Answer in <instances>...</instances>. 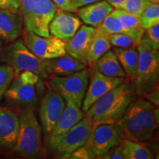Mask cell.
<instances>
[{
	"mask_svg": "<svg viewBox=\"0 0 159 159\" xmlns=\"http://www.w3.org/2000/svg\"><path fill=\"white\" fill-rule=\"evenodd\" d=\"M117 123L125 139L142 143L148 142L158 128V109L147 99L134 100Z\"/></svg>",
	"mask_w": 159,
	"mask_h": 159,
	"instance_id": "1",
	"label": "cell"
},
{
	"mask_svg": "<svg viewBox=\"0 0 159 159\" xmlns=\"http://www.w3.org/2000/svg\"><path fill=\"white\" fill-rule=\"evenodd\" d=\"M135 94L134 85L123 83L97 99L85 112L86 116L94 126L118 122L129 105L135 100Z\"/></svg>",
	"mask_w": 159,
	"mask_h": 159,
	"instance_id": "2",
	"label": "cell"
},
{
	"mask_svg": "<svg viewBox=\"0 0 159 159\" xmlns=\"http://www.w3.org/2000/svg\"><path fill=\"white\" fill-rule=\"evenodd\" d=\"M19 128L13 153L25 158H38L42 156L41 128L33 108H26L19 116Z\"/></svg>",
	"mask_w": 159,
	"mask_h": 159,
	"instance_id": "3",
	"label": "cell"
},
{
	"mask_svg": "<svg viewBox=\"0 0 159 159\" xmlns=\"http://www.w3.org/2000/svg\"><path fill=\"white\" fill-rule=\"evenodd\" d=\"M137 49L139 61L134 79L135 92L147 97L158 88L159 52L142 41L137 45Z\"/></svg>",
	"mask_w": 159,
	"mask_h": 159,
	"instance_id": "4",
	"label": "cell"
},
{
	"mask_svg": "<svg viewBox=\"0 0 159 159\" xmlns=\"http://www.w3.org/2000/svg\"><path fill=\"white\" fill-rule=\"evenodd\" d=\"M57 11L51 0H21L19 8L26 30L43 37L50 36L49 25Z\"/></svg>",
	"mask_w": 159,
	"mask_h": 159,
	"instance_id": "5",
	"label": "cell"
},
{
	"mask_svg": "<svg viewBox=\"0 0 159 159\" xmlns=\"http://www.w3.org/2000/svg\"><path fill=\"white\" fill-rule=\"evenodd\" d=\"M0 61L10 66L15 75L23 71H31L39 78H47L46 61L33 54L21 40L15 41L0 51Z\"/></svg>",
	"mask_w": 159,
	"mask_h": 159,
	"instance_id": "6",
	"label": "cell"
},
{
	"mask_svg": "<svg viewBox=\"0 0 159 159\" xmlns=\"http://www.w3.org/2000/svg\"><path fill=\"white\" fill-rule=\"evenodd\" d=\"M90 74V71L85 68L67 76L51 75L49 85L52 90L56 91L63 98L70 99L80 108L89 85Z\"/></svg>",
	"mask_w": 159,
	"mask_h": 159,
	"instance_id": "7",
	"label": "cell"
},
{
	"mask_svg": "<svg viewBox=\"0 0 159 159\" xmlns=\"http://www.w3.org/2000/svg\"><path fill=\"white\" fill-rule=\"evenodd\" d=\"M94 124L87 116H84L66 134L55 149L60 158H69L73 152L88 142Z\"/></svg>",
	"mask_w": 159,
	"mask_h": 159,
	"instance_id": "8",
	"label": "cell"
},
{
	"mask_svg": "<svg viewBox=\"0 0 159 159\" xmlns=\"http://www.w3.org/2000/svg\"><path fill=\"white\" fill-rule=\"evenodd\" d=\"M124 139L118 123L94 125L87 144L98 157L117 146Z\"/></svg>",
	"mask_w": 159,
	"mask_h": 159,
	"instance_id": "9",
	"label": "cell"
},
{
	"mask_svg": "<svg viewBox=\"0 0 159 159\" xmlns=\"http://www.w3.org/2000/svg\"><path fill=\"white\" fill-rule=\"evenodd\" d=\"M24 43L33 54L42 60L55 58L66 53L65 42L55 36L43 37L26 30Z\"/></svg>",
	"mask_w": 159,
	"mask_h": 159,
	"instance_id": "10",
	"label": "cell"
},
{
	"mask_svg": "<svg viewBox=\"0 0 159 159\" xmlns=\"http://www.w3.org/2000/svg\"><path fill=\"white\" fill-rule=\"evenodd\" d=\"M66 107V101L61 94L53 90H49L40 103L39 116L46 137L52 130Z\"/></svg>",
	"mask_w": 159,
	"mask_h": 159,
	"instance_id": "11",
	"label": "cell"
},
{
	"mask_svg": "<svg viewBox=\"0 0 159 159\" xmlns=\"http://www.w3.org/2000/svg\"><path fill=\"white\" fill-rule=\"evenodd\" d=\"M66 107L52 130L47 137V144L51 150H55L63 137L74 125L84 117L80 107L70 99L64 98Z\"/></svg>",
	"mask_w": 159,
	"mask_h": 159,
	"instance_id": "12",
	"label": "cell"
},
{
	"mask_svg": "<svg viewBox=\"0 0 159 159\" xmlns=\"http://www.w3.org/2000/svg\"><path fill=\"white\" fill-rule=\"evenodd\" d=\"M89 78L90 82L89 81V85L87 87L82 104V109L84 112H86L91 105L103 95L126 82L125 77H108L96 71H92Z\"/></svg>",
	"mask_w": 159,
	"mask_h": 159,
	"instance_id": "13",
	"label": "cell"
},
{
	"mask_svg": "<svg viewBox=\"0 0 159 159\" xmlns=\"http://www.w3.org/2000/svg\"><path fill=\"white\" fill-rule=\"evenodd\" d=\"M81 26V21L71 12L59 11L56 12L49 25V33L53 36L67 42L74 36Z\"/></svg>",
	"mask_w": 159,
	"mask_h": 159,
	"instance_id": "14",
	"label": "cell"
},
{
	"mask_svg": "<svg viewBox=\"0 0 159 159\" xmlns=\"http://www.w3.org/2000/svg\"><path fill=\"white\" fill-rule=\"evenodd\" d=\"M96 28L87 25H82L74 36L65 43L66 53L81 62L85 63L87 54L94 36Z\"/></svg>",
	"mask_w": 159,
	"mask_h": 159,
	"instance_id": "15",
	"label": "cell"
},
{
	"mask_svg": "<svg viewBox=\"0 0 159 159\" xmlns=\"http://www.w3.org/2000/svg\"><path fill=\"white\" fill-rule=\"evenodd\" d=\"M19 128V116L11 110L0 111V150H10L16 142Z\"/></svg>",
	"mask_w": 159,
	"mask_h": 159,
	"instance_id": "16",
	"label": "cell"
},
{
	"mask_svg": "<svg viewBox=\"0 0 159 159\" xmlns=\"http://www.w3.org/2000/svg\"><path fill=\"white\" fill-rule=\"evenodd\" d=\"M45 61L47 74L53 76H67L85 68L84 63L71 56L68 53Z\"/></svg>",
	"mask_w": 159,
	"mask_h": 159,
	"instance_id": "17",
	"label": "cell"
},
{
	"mask_svg": "<svg viewBox=\"0 0 159 159\" xmlns=\"http://www.w3.org/2000/svg\"><path fill=\"white\" fill-rule=\"evenodd\" d=\"M24 22L21 16L8 10H0V39L11 42L22 33Z\"/></svg>",
	"mask_w": 159,
	"mask_h": 159,
	"instance_id": "18",
	"label": "cell"
},
{
	"mask_svg": "<svg viewBox=\"0 0 159 159\" xmlns=\"http://www.w3.org/2000/svg\"><path fill=\"white\" fill-rule=\"evenodd\" d=\"M4 97L10 102L26 108H34L38 105V97L34 85H10Z\"/></svg>",
	"mask_w": 159,
	"mask_h": 159,
	"instance_id": "19",
	"label": "cell"
},
{
	"mask_svg": "<svg viewBox=\"0 0 159 159\" xmlns=\"http://www.w3.org/2000/svg\"><path fill=\"white\" fill-rule=\"evenodd\" d=\"M77 11L83 22L97 28L102 24L105 18L113 11V7L107 0H100L80 7Z\"/></svg>",
	"mask_w": 159,
	"mask_h": 159,
	"instance_id": "20",
	"label": "cell"
},
{
	"mask_svg": "<svg viewBox=\"0 0 159 159\" xmlns=\"http://www.w3.org/2000/svg\"><path fill=\"white\" fill-rule=\"evenodd\" d=\"M112 13L118 19L125 34L130 36L138 45L145 30L141 25L140 16L123 9L113 10Z\"/></svg>",
	"mask_w": 159,
	"mask_h": 159,
	"instance_id": "21",
	"label": "cell"
},
{
	"mask_svg": "<svg viewBox=\"0 0 159 159\" xmlns=\"http://www.w3.org/2000/svg\"><path fill=\"white\" fill-rule=\"evenodd\" d=\"M93 66V71L111 77H125V71L114 52L108 50L101 56Z\"/></svg>",
	"mask_w": 159,
	"mask_h": 159,
	"instance_id": "22",
	"label": "cell"
},
{
	"mask_svg": "<svg viewBox=\"0 0 159 159\" xmlns=\"http://www.w3.org/2000/svg\"><path fill=\"white\" fill-rule=\"evenodd\" d=\"M136 47L134 45L127 48L114 47L112 50L125 71V75L131 80H134L138 67L139 52Z\"/></svg>",
	"mask_w": 159,
	"mask_h": 159,
	"instance_id": "23",
	"label": "cell"
},
{
	"mask_svg": "<svg viewBox=\"0 0 159 159\" xmlns=\"http://www.w3.org/2000/svg\"><path fill=\"white\" fill-rule=\"evenodd\" d=\"M110 35L98 30L96 28L94 36L87 54L85 62L92 66L101 56L111 49Z\"/></svg>",
	"mask_w": 159,
	"mask_h": 159,
	"instance_id": "24",
	"label": "cell"
},
{
	"mask_svg": "<svg viewBox=\"0 0 159 159\" xmlns=\"http://www.w3.org/2000/svg\"><path fill=\"white\" fill-rule=\"evenodd\" d=\"M125 159H152L154 153L152 150L143 144L128 139H122L120 143Z\"/></svg>",
	"mask_w": 159,
	"mask_h": 159,
	"instance_id": "25",
	"label": "cell"
},
{
	"mask_svg": "<svg viewBox=\"0 0 159 159\" xmlns=\"http://www.w3.org/2000/svg\"><path fill=\"white\" fill-rule=\"evenodd\" d=\"M140 22L142 28L146 30L159 22V5L148 2L144 9L140 15Z\"/></svg>",
	"mask_w": 159,
	"mask_h": 159,
	"instance_id": "26",
	"label": "cell"
},
{
	"mask_svg": "<svg viewBox=\"0 0 159 159\" xmlns=\"http://www.w3.org/2000/svg\"><path fill=\"white\" fill-rule=\"evenodd\" d=\"M97 29L110 35L114 34V33L125 34L124 30H123L122 25H121L118 19L113 14L112 12L105 18L102 24L99 27H97Z\"/></svg>",
	"mask_w": 159,
	"mask_h": 159,
	"instance_id": "27",
	"label": "cell"
},
{
	"mask_svg": "<svg viewBox=\"0 0 159 159\" xmlns=\"http://www.w3.org/2000/svg\"><path fill=\"white\" fill-rule=\"evenodd\" d=\"M14 75V71L10 66L0 65V100L2 99L5 91L11 84Z\"/></svg>",
	"mask_w": 159,
	"mask_h": 159,
	"instance_id": "28",
	"label": "cell"
},
{
	"mask_svg": "<svg viewBox=\"0 0 159 159\" xmlns=\"http://www.w3.org/2000/svg\"><path fill=\"white\" fill-rule=\"evenodd\" d=\"M142 42H144L153 48L158 50L159 49V22L156 23L149 28L146 29V33H144L142 39Z\"/></svg>",
	"mask_w": 159,
	"mask_h": 159,
	"instance_id": "29",
	"label": "cell"
},
{
	"mask_svg": "<svg viewBox=\"0 0 159 159\" xmlns=\"http://www.w3.org/2000/svg\"><path fill=\"white\" fill-rule=\"evenodd\" d=\"M39 77L31 71H23L19 74L14 75L11 85H20V84H28L35 85L39 83Z\"/></svg>",
	"mask_w": 159,
	"mask_h": 159,
	"instance_id": "30",
	"label": "cell"
},
{
	"mask_svg": "<svg viewBox=\"0 0 159 159\" xmlns=\"http://www.w3.org/2000/svg\"><path fill=\"white\" fill-rule=\"evenodd\" d=\"M110 42L111 45L118 48H127L131 46H137L135 41L130 36L122 33H114L111 35Z\"/></svg>",
	"mask_w": 159,
	"mask_h": 159,
	"instance_id": "31",
	"label": "cell"
},
{
	"mask_svg": "<svg viewBox=\"0 0 159 159\" xmlns=\"http://www.w3.org/2000/svg\"><path fill=\"white\" fill-rule=\"evenodd\" d=\"M148 2L147 0H125L123 10L140 16Z\"/></svg>",
	"mask_w": 159,
	"mask_h": 159,
	"instance_id": "32",
	"label": "cell"
},
{
	"mask_svg": "<svg viewBox=\"0 0 159 159\" xmlns=\"http://www.w3.org/2000/svg\"><path fill=\"white\" fill-rule=\"evenodd\" d=\"M97 156L91 150L87 144L83 145L78 149H77L69 158L71 159H94L96 158Z\"/></svg>",
	"mask_w": 159,
	"mask_h": 159,
	"instance_id": "33",
	"label": "cell"
},
{
	"mask_svg": "<svg viewBox=\"0 0 159 159\" xmlns=\"http://www.w3.org/2000/svg\"><path fill=\"white\" fill-rule=\"evenodd\" d=\"M100 156L101 157H98V158L104 159H125L124 156H123L122 146L120 144L110 149L104 154L101 155Z\"/></svg>",
	"mask_w": 159,
	"mask_h": 159,
	"instance_id": "34",
	"label": "cell"
},
{
	"mask_svg": "<svg viewBox=\"0 0 159 159\" xmlns=\"http://www.w3.org/2000/svg\"><path fill=\"white\" fill-rule=\"evenodd\" d=\"M21 0H0V10H8L13 13L19 12Z\"/></svg>",
	"mask_w": 159,
	"mask_h": 159,
	"instance_id": "35",
	"label": "cell"
},
{
	"mask_svg": "<svg viewBox=\"0 0 159 159\" xmlns=\"http://www.w3.org/2000/svg\"><path fill=\"white\" fill-rule=\"evenodd\" d=\"M100 0H71L70 11L69 12H77V9L83 6L90 5V4L97 2Z\"/></svg>",
	"mask_w": 159,
	"mask_h": 159,
	"instance_id": "36",
	"label": "cell"
},
{
	"mask_svg": "<svg viewBox=\"0 0 159 159\" xmlns=\"http://www.w3.org/2000/svg\"><path fill=\"white\" fill-rule=\"evenodd\" d=\"M57 7H58L62 11H70V6L71 0H51Z\"/></svg>",
	"mask_w": 159,
	"mask_h": 159,
	"instance_id": "37",
	"label": "cell"
},
{
	"mask_svg": "<svg viewBox=\"0 0 159 159\" xmlns=\"http://www.w3.org/2000/svg\"><path fill=\"white\" fill-rule=\"evenodd\" d=\"M158 88H156L146 97H148V100L150 101V102H152V104H154L155 105H158Z\"/></svg>",
	"mask_w": 159,
	"mask_h": 159,
	"instance_id": "38",
	"label": "cell"
},
{
	"mask_svg": "<svg viewBox=\"0 0 159 159\" xmlns=\"http://www.w3.org/2000/svg\"><path fill=\"white\" fill-rule=\"evenodd\" d=\"M125 0H107V2L115 9H123Z\"/></svg>",
	"mask_w": 159,
	"mask_h": 159,
	"instance_id": "39",
	"label": "cell"
},
{
	"mask_svg": "<svg viewBox=\"0 0 159 159\" xmlns=\"http://www.w3.org/2000/svg\"><path fill=\"white\" fill-rule=\"evenodd\" d=\"M148 2H153V3H158L159 2V0H147Z\"/></svg>",
	"mask_w": 159,
	"mask_h": 159,
	"instance_id": "40",
	"label": "cell"
},
{
	"mask_svg": "<svg viewBox=\"0 0 159 159\" xmlns=\"http://www.w3.org/2000/svg\"><path fill=\"white\" fill-rule=\"evenodd\" d=\"M2 41H0V48H1V47H2Z\"/></svg>",
	"mask_w": 159,
	"mask_h": 159,
	"instance_id": "41",
	"label": "cell"
},
{
	"mask_svg": "<svg viewBox=\"0 0 159 159\" xmlns=\"http://www.w3.org/2000/svg\"><path fill=\"white\" fill-rule=\"evenodd\" d=\"M1 109H2V108H0V111H1Z\"/></svg>",
	"mask_w": 159,
	"mask_h": 159,
	"instance_id": "42",
	"label": "cell"
}]
</instances>
